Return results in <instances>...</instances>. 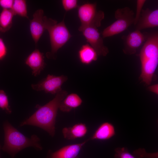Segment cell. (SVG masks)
Returning a JSON list of instances; mask_svg holds the SVG:
<instances>
[{
	"mask_svg": "<svg viewBox=\"0 0 158 158\" xmlns=\"http://www.w3.org/2000/svg\"><path fill=\"white\" fill-rule=\"evenodd\" d=\"M68 94L65 90L57 93L54 98L43 106L37 105V111L30 117L22 122L20 126L29 125L39 127L51 137L55 134V125L57 111L61 102Z\"/></svg>",
	"mask_w": 158,
	"mask_h": 158,
	"instance_id": "obj_1",
	"label": "cell"
},
{
	"mask_svg": "<svg viewBox=\"0 0 158 158\" xmlns=\"http://www.w3.org/2000/svg\"><path fill=\"white\" fill-rule=\"evenodd\" d=\"M4 143L2 150L13 157L24 149L32 147L37 150H41L42 147L39 138L35 135L27 137L13 126L7 121L4 122Z\"/></svg>",
	"mask_w": 158,
	"mask_h": 158,
	"instance_id": "obj_2",
	"label": "cell"
},
{
	"mask_svg": "<svg viewBox=\"0 0 158 158\" xmlns=\"http://www.w3.org/2000/svg\"><path fill=\"white\" fill-rule=\"evenodd\" d=\"M141 63L140 79L150 85L158 64V32L148 34L139 54Z\"/></svg>",
	"mask_w": 158,
	"mask_h": 158,
	"instance_id": "obj_3",
	"label": "cell"
},
{
	"mask_svg": "<svg viewBox=\"0 0 158 158\" xmlns=\"http://www.w3.org/2000/svg\"><path fill=\"white\" fill-rule=\"evenodd\" d=\"M114 16L116 20L103 30V38L120 33L134 23V13L128 7L118 8L115 12Z\"/></svg>",
	"mask_w": 158,
	"mask_h": 158,
	"instance_id": "obj_4",
	"label": "cell"
},
{
	"mask_svg": "<svg viewBox=\"0 0 158 158\" xmlns=\"http://www.w3.org/2000/svg\"><path fill=\"white\" fill-rule=\"evenodd\" d=\"M78 15L81 23L78 28L80 32L87 27H100L101 21L104 18L103 11H97L96 3H85L78 6Z\"/></svg>",
	"mask_w": 158,
	"mask_h": 158,
	"instance_id": "obj_5",
	"label": "cell"
},
{
	"mask_svg": "<svg viewBox=\"0 0 158 158\" xmlns=\"http://www.w3.org/2000/svg\"><path fill=\"white\" fill-rule=\"evenodd\" d=\"M49 33L51 51L47 55L49 57L54 56L58 50L63 47L72 37L64 22H61L49 26L47 30Z\"/></svg>",
	"mask_w": 158,
	"mask_h": 158,
	"instance_id": "obj_6",
	"label": "cell"
},
{
	"mask_svg": "<svg viewBox=\"0 0 158 158\" xmlns=\"http://www.w3.org/2000/svg\"><path fill=\"white\" fill-rule=\"evenodd\" d=\"M57 22L56 20L44 16V11L42 9L35 11L33 15L32 19L30 20V28L31 36L36 44L45 30Z\"/></svg>",
	"mask_w": 158,
	"mask_h": 158,
	"instance_id": "obj_7",
	"label": "cell"
},
{
	"mask_svg": "<svg viewBox=\"0 0 158 158\" xmlns=\"http://www.w3.org/2000/svg\"><path fill=\"white\" fill-rule=\"evenodd\" d=\"M67 80V77L63 75L56 76L48 74L37 83L32 84L31 87L37 91H44L46 93L55 95L62 90V85Z\"/></svg>",
	"mask_w": 158,
	"mask_h": 158,
	"instance_id": "obj_8",
	"label": "cell"
},
{
	"mask_svg": "<svg viewBox=\"0 0 158 158\" xmlns=\"http://www.w3.org/2000/svg\"><path fill=\"white\" fill-rule=\"evenodd\" d=\"M81 32L98 55L105 56L109 52L108 48L104 45L103 38L100 36L97 28L87 27L83 29Z\"/></svg>",
	"mask_w": 158,
	"mask_h": 158,
	"instance_id": "obj_9",
	"label": "cell"
},
{
	"mask_svg": "<svg viewBox=\"0 0 158 158\" xmlns=\"http://www.w3.org/2000/svg\"><path fill=\"white\" fill-rule=\"evenodd\" d=\"M147 36L140 31L135 30L122 38L123 40L124 53L128 54H135L137 49L146 40Z\"/></svg>",
	"mask_w": 158,
	"mask_h": 158,
	"instance_id": "obj_10",
	"label": "cell"
},
{
	"mask_svg": "<svg viewBox=\"0 0 158 158\" xmlns=\"http://www.w3.org/2000/svg\"><path fill=\"white\" fill-rule=\"evenodd\" d=\"M89 140L88 139L80 143L66 145L54 152L49 150L46 158H76L82 147Z\"/></svg>",
	"mask_w": 158,
	"mask_h": 158,
	"instance_id": "obj_11",
	"label": "cell"
},
{
	"mask_svg": "<svg viewBox=\"0 0 158 158\" xmlns=\"http://www.w3.org/2000/svg\"><path fill=\"white\" fill-rule=\"evenodd\" d=\"M136 30L140 31L145 29L158 26V9L151 10L149 8L142 9L136 25Z\"/></svg>",
	"mask_w": 158,
	"mask_h": 158,
	"instance_id": "obj_12",
	"label": "cell"
},
{
	"mask_svg": "<svg viewBox=\"0 0 158 158\" xmlns=\"http://www.w3.org/2000/svg\"><path fill=\"white\" fill-rule=\"evenodd\" d=\"M25 63L32 70V75L35 76L39 75L46 65L43 54L36 49L27 57Z\"/></svg>",
	"mask_w": 158,
	"mask_h": 158,
	"instance_id": "obj_13",
	"label": "cell"
},
{
	"mask_svg": "<svg viewBox=\"0 0 158 158\" xmlns=\"http://www.w3.org/2000/svg\"><path fill=\"white\" fill-rule=\"evenodd\" d=\"M115 127L110 123L105 122L101 124L91 137L89 140H106L115 135Z\"/></svg>",
	"mask_w": 158,
	"mask_h": 158,
	"instance_id": "obj_14",
	"label": "cell"
},
{
	"mask_svg": "<svg viewBox=\"0 0 158 158\" xmlns=\"http://www.w3.org/2000/svg\"><path fill=\"white\" fill-rule=\"evenodd\" d=\"M87 131L86 125L80 123L72 127H64L62 130L64 138L68 140H73L84 136Z\"/></svg>",
	"mask_w": 158,
	"mask_h": 158,
	"instance_id": "obj_15",
	"label": "cell"
},
{
	"mask_svg": "<svg viewBox=\"0 0 158 158\" xmlns=\"http://www.w3.org/2000/svg\"><path fill=\"white\" fill-rule=\"evenodd\" d=\"M82 100L78 95L71 93L67 95L61 102L59 109L62 112H68L80 106Z\"/></svg>",
	"mask_w": 158,
	"mask_h": 158,
	"instance_id": "obj_16",
	"label": "cell"
},
{
	"mask_svg": "<svg viewBox=\"0 0 158 158\" xmlns=\"http://www.w3.org/2000/svg\"><path fill=\"white\" fill-rule=\"evenodd\" d=\"M78 57L83 64L88 65L97 60V54L95 49L87 44L82 46L78 52Z\"/></svg>",
	"mask_w": 158,
	"mask_h": 158,
	"instance_id": "obj_17",
	"label": "cell"
},
{
	"mask_svg": "<svg viewBox=\"0 0 158 158\" xmlns=\"http://www.w3.org/2000/svg\"><path fill=\"white\" fill-rule=\"evenodd\" d=\"M14 15L11 9H2L0 13V32L4 33L10 29Z\"/></svg>",
	"mask_w": 158,
	"mask_h": 158,
	"instance_id": "obj_18",
	"label": "cell"
},
{
	"mask_svg": "<svg viewBox=\"0 0 158 158\" xmlns=\"http://www.w3.org/2000/svg\"><path fill=\"white\" fill-rule=\"evenodd\" d=\"M15 15L28 18L26 1L25 0H14L11 9Z\"/></svg>",
	"mask_w": 158,
	"mask_h": 158,
	"instance_id": "obj_19",
	"label": "cell"
},
{
	"mask_svg": "<svg viewBox=\"0 0 158 158\" xmlns=\"http://www.w3.org/2000/svg\"><path fill=\"white\" fill-rule=\"evenodd\" d=\"M0 108L7 114H10L12 111L9 105L8 97L4 90L0 89Z\"/></svg>",
	"mask_w": 158,
	"mask_h": 158,
	"instance_id": "obj_20",
	"label": "cell"
},
{
	"mask_svg": "<svg viewBox=\"0 0 158 158\" xmlns=\"http://www.w3.org/2000/svg\"><path fill=\"white\" fill-rule=\"evenodd\" d=\"M115 151L114 157L115 158H142L136 157L130 153L125 147L117 148L115 150Z\"/></svg>",
	"mask_w": 158,
	"mask_h": 158,
	"instance_id": "obj_21",
	"label": "cell"
},
{
	"mask_svg": "<svg viewBox=\"0 0 158 158\" xmlns=\"http://www.w3.org/2000/svg\"><path fill=\"white\" fill-rule=\"evenodd\" d=\"M77 0H62L61 3L64 10L68 11L78 7Z\"/></svg>",
	"mask_w": 158,
	"mask_h": 158,
	"instance_id": "obj_22",
	"label": "cell"
},
{
	"mask_svg": "<svg viewBox=\"0 0 158 158\" xmlns=\"http://www.w3.org/2000/svg\"><path fill=\"white\" fill-rule=\"evenodd\" d=\"M145 0H138L137 1L136 11L135 16L134 25H135L140 16L142 8L146 2Z\"/></svg>",
	"mask_w": 158,
	"mask_h": 158,
	"instance_id": "obj_23",
	"label": "cell"
},
{
	"mask_svg": "<svg viewBox=\"0 0 158 158\" xmlns=\"http://www.w3.org/2000/svg\"><path fill=\"white\" fill-rule=\"evenodd\" d=\"M7 48L3 39L0 37V60L3 59L7 53Z\"/></svg>",
	"mask_w": 158,
	"mask_h": 158,
	"instance_id": "obj_24",
	"label": "cell"
},
{
	"mask_svg": "<svg viewBox=\"0 0 158 158\" xmlns=\"http://www.w3.org/2000/svg\"><path fill=\"white\" fill-rule=\"evenodd\" d=\"M13 0H0V6L3 9H11Z\"/></svg>",
	"mask_w": 158,
	"mask_h": 158,
	"instance_id": "obj_25",
	"label": "cell"
},
{
	"mask_svg": "<svg viewBox=\"0 0 158 158\" xmlns=\"http://www.w3.org/2000/svg\"><path fill=\"white\" fill-rule=\"evenodd\" d=\"M151 91L158 95V85L156 84L149 87V88Z\"/></svg>",
	"mask_w": 158,
	"mask_h": 158,
	"instance_id": "obj_26",
	"label": "cell"
},
{
	"mask_svg": "<svg viewBox=\"0 0 158 158\" xmlns=\"http://www.w3.org/2000/svg\"><path fill=\"white\" fill-rule=\"evenodd\" d=\"M1 145L0 143V150H1Z\"/></svg>",
	"mask_w": 158,
	"mask_h": 158,
	"instance_id": "obj_27",
	"label": "cell"
},
{
	"mask_svg": "<svg viewBox=\"0 0 158 158\" xmlns=\"http://www.w3.org/2000/svg\"><path fill=\"white\" fill-rule=\"evenodd\" d=\"M76 158H78V157H77Z\"/></svg>",
	"mask_w": 158,
	"mask_h": 158,
	"instance_id": "obj_28",
	"label": "cell"
}]
</instances>
